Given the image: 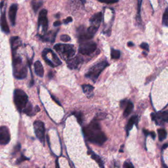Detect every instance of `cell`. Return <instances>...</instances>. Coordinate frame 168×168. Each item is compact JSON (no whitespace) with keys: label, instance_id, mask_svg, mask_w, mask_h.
<instances>
[{"label":"cell","instance_id":"obj_34","mask_svg":"<svg viewBox=\"0 0 168 168\" xmlns=\"http://www.w3.org/2000/svg\"><path fill=\"white\" fill-rule=\"evenodd\" d=\"M61 24V23L60 21H56V22H55L54 23V26H60Z\"/></svg>","mask_w":168,"mask_h":168},{"label":"cell","instance_id":"obj_21","mask_svg":"<svg viewBox=\"0 0 168 168\" xmlns=\"http://www.w3.org/2000/svg\"><path fill=\"white\" fill-rule=\"evenodd\" d=\"M90 154H91V158L93 159V160H95L96 162L99 163V166H101V167H104L103 163V161L101 160V159L100 157H99V156H97V154H95L94 153V152H93L91 151L90 152Z\"/></svg>","mask_w":168,"mask_h":168},{"label":"cell","instance_id":"obj_22","mask_svg":"<svg viewBox=\"0 0 168 168\" xmlns=\"http://www.w3.org/2000/svg\"><path fill=\"white\" fill-rule=\"evenodd\" d=\"M120 55L121 53L120 51L112 49L111 51V57L112 59H118L120 57Z\"/></svg>","mask_w":168,"mask_h":168},{"label":"cell","instance_id":"obj_7","mask_svg":"<svg viewBox=\"0 0 168 168\" xmlns=\"http://www.w3.org/2000/svg\"><path fill=\"white\" fill-rule=\"evenodd\" d=\"M83 43V42H82ZM97 44L94 42H86L83 43L79 48V53L84 55H89L95 51Z\"/></svg>","mask_w":168,"mask_h":168},{"label":"cell","instance_id":"obj_19","mask_svg":"<svg viewBox=\"0 0 168 168\" xmlns=\"http://www.w3.org/2000/svg\"><path fill=\"white\" fill-rule=\"evenodd\" d=\"M133 109V105L131 101H128L127 103L126 104V107L125 108L124 112H123V116L127 117L131 114Z\"/></svg>","mask_w":168,"mask_h":168},{"label":"cell","instance_id":"obj_17","mask_svg":"<svg viewBox=\"0 0 168 168\" xmlns=\"http://www.w3.org/2000/svg\"><path fill=\"white\" fill-rule=\"evenodd\" d=\"M81 87H82L83 93L85 94V95L87 96L88 98H91V97L93 96L94 87H93L92 85L84 84Z\"/></svg>","mask_w":168,"mask_h":168},{"label":"cell","instance_id":"obj_35","mask_svg":"<svg viewBox=\"0 0 168 168\" xmlns=\"http://www.w3.org/2000/svg\"><path fill=\"white\" fill-rule=\"evenodd\" d=\"M53 74V73L52 72H50L49 74V78L50 79H52L54 75Z\"/></svg>","mask_w":168,"mask_h":168},{"label":"cell","instance_id":"obj_39","mask_svg":"<svg viewBox=\"0 0 168 168\" xmlns=\"http://www.w3.org/2000/svg\"><path fill=\"white\" fill-rule=\"evenodd\" d=\"M32 1H33V0H32Z\"/></svg>","mask_w":168,"mask_h":168},{"label":"cell","instance_id":"obj_4","mask_svg":"<svg viewBox=\"0 0 168 168\" xmlns=\"http://www.w3.org/2000/svg\"><path fill=\"white\" fill-rule=\"evenodd\" d=\"M108 66V63L105 61L97 63V65H94L90 68L89 71L86 74L85 76L87 77V78H89L90 79H91L93 82H95L101 73L103 71V70Z\"/></svg>","mask_w":168,"mask_h":168},{"label":"cell","instance_id":"obj_33","mask_svg":"<svg viewBox=\"0 0 168 168\" xmlns=\"http://www.w3.org/2000/svg\"><path fill=\"white\" fill-rule=\"evenodd\" d=\"M149 135H150L154 139H155V137H156V133H154V131H150V132L149 133Z\"/></svg>","mask_w":168,"mask_h":168},{"label":"cell","instance_id":"obj_36","mask_svg":"<svg viewBox=\"0 0 168 168\" xmlns=\"http://www.w3.org/2000/svg\"><path fill=\"white\" fill-rule=\"evenodd\" d=\"M127 45L129 46V47H131V46H133L134 45H133V43L131 41H129V42H128Z\"/></svg>","mask_w":168,"mask_h":168},{"label":"cell","instance_id":"obj_30","mask_svg":"<svg viewBox=\"0 0 168 168\" xmlns=\"http://www.w3.org/2000/svg\"><path fill=\"white\" fill-rule=\"evenodd\" d=\"M72 21V17H68L67 19H66L65 20H64L63 23L66 24H68L69 23H71Z\"/></svg>","mask_w":168,"mask_h":168},{"label":"cell","instance_id":"obj_1","mask_svg":"<svg viewBox=\"0 0 168 168\" xmlns=\"http://www.w3.org/2000/svg\"><path fill=\"white\" fill-rule=\"evenodd\" d=\"M83 133L88 141L98 145H102L107 139L105 134L101 131L100 124L96 120L84 127Z\"/></svg>","mask_w":168,"mask_h":168},{"label":"cell","instance_id":"obj_37","mask_svg":"<svg viewBox=\"0 0 168 168\" xmlns=\"http://www.w3.org/2000/svg\"><path fill=\"white\" fill-rule=\"evenodd\" d=\"M51 97H52V99H53V100H54V101H55V102H56V103H57V104H59V105H61V104L59 103V101H57L56 100V99H55V97H54L53 96H51Z\"/></svg>","mask_w":168,"mask_h":168},{"label":"cell","instance_id":"obj_16","mask_svg":"<svg viewBox=\"0 0 168 168\" xmlns=\"http://www.w3.org/2000/svg\"><path fill=\"white\" fill-rule=\"evenodd\" d=\"M21 39H19V37L15 36L12 37L11 38V45L12 47V51L13 53H15L17 51V49L21 45Z\"/></svg>","mask_w":168,"mask_h":168},{"label":"cell","instance_id":"obj_24","mask_svg":"<svg viewBox=\"0 0 168 168\" xmlns=\"http://www.w3.org/2000/svg\"><path fill=\"white\" fill-rule=\"evenodd\" d=\"M74 115L76 116L77 120H78V122L81 124V123H82V121H83V115L81 113V112H74Z\"/></svg>","mask_w":168,"mask_h":168},{"label":"cell","instance_id":"obj_32","mask_svg":"<svg viewBox=\"0 0 168 168\" xmlns=\"http://www.w3.org/2000/svg\"><path fill=\"white\" fill-rule=\"evenodd\" d=\"M137 1H138V13H139V15H140L141 6V3H142L143 0H137Z\"/></svg>","mask_w":168,"mask_h":168},{"label":"cell","instance_id":"obj_38","mask_svg":"<svg viewBox=\"0 0 168 168\" xmlns=\"http://www.w3.org/2000/svg\"><path fill=\"white\" fill-rule=\"evenodd\" d=\"M167 144H165L163 146V149H165L167 148Z\"/></svg>","mask_w":168,"mask_h":168},{"label":"cell","instance_id":"obj_6","mask_svg":"<svg viewBox=\"0 0 168 168\" xmlns=\"http://www.w3.org/2000/svg\"><path fill=\"white\" fill-rule=\"evenodd\" d=\"M34 128L35 134L37 138L41 141V143H44L45 141V126L44 123L39 120H36L34 123Z\"/></svg>","mask_w":168,"mask_h":168},{"label":"cell","instance_id":"obj_2","mask_svg":"<svg viewBox=\"0 0 168 168\" xmlns=\"http://www.w3.org/2000/svg\"><path fill=\"white\" fill-rule=\"evenodd\" d=\"M13 74L16 78L21 79L27 76V68L23 64L21 58L16 55V53H13Z\"/></svg>","mask_w":168,"mask_h":168},{"label":"cell","instance_id":"obj_29","mask_svg":"<svg viewBox=\"0 0 168 168\" xmlns=\"http://www.w3.org/2000/svg\"><path fill=\"white\" fill-rule=\"evenodd\" d=\"M123 167H128V168H131V167H133V165L131 163H129V162H125L124 164L123 165Z\"/></svg>","mask_w":168,"mask_h":168},{"label":"cell","instance_id":"obj_31","mask_svg":"<svg viewBox=\"0 0 168 168\" xmlns=\"http://www.w3.org/2000/svg\"><path fill=\"white\" fill-rule=\"evenodd\" d=\"M20 149H21V145L20 144H17V145L16 146V147H15V149H14V154H15V153H17V152H19V150H20Z\"/></svg>","mask_w":168,"mask_h":168},{"label":"cell","instance_id":"obj_8","mask_svg":"<svg viewBox=\"0 0 168 168\" xmlns=\"http://www.w3.org/2000/svg\"><path fill=\"white\" fill-rule=\"evenodd\" d=\"M47 10L43 9L39 13L38 17V27H41L43 32H45L48 28V20L47 18Z\"/></svg>","mask_w":168,"mask_h":168},{"label":"cell","instance_id":"obj_5","mask_svg":"<svg viewBox=\"0 0 168 168\" xmlns=\"http://www.w3.org/2000/svg\"><path fill=\"white\" fill-rule=\"evenodd\" d=\"M28 100V95L24 91L17 89L14 92V103L19 112H22L27 105Z\"/></svg>","mask_w":168,"mask_h":168},{"label":"cell","instance_id":"obj_12","mask_svg":"<svg viewBox=\"0 0 168 168\" xmlns=\"http://www.w3.org/2000/svg\"><path fill=\"white\" fill-rule=\"evenodd\" d=\"M17 10H18V5L17 4H12L9 9V18L13 26H15V24Z\"/></svg>","mask_w":168,"mask_h":168},{"label":"cell","instance_id":"obj_26","mask_svg":"<svg viewBox=\"0 0 168 168\" xmlns=\"http://www.w3.org/2000/svg\"><path fill=\"white\" fill-rule=\"evenodd\" d=\"M70 37L69 36H68V35H62L61 36V40L62 41H64V42H68L70 41Z\"/></svg>","mask_w":168,"mask_h":168},{"label":"cell","instance_id":"obj_9","mask_svg":"<svg viewBox=\"0 0 168 168\" xmlns=\"http://www.w3.org/2000/svg\"><path fill=\"white\" fill-rule=\"evenodd\" d=\"M11 140L10 132L6 126L0 127V145L8 144Z\"/></svg>","mask_w":168,"mask_h":168},{"label":"cell","instance_id":"obj_3","mask_svg":"<svg viewBox=\"0 0 168 168\" xmlns=\"http://www.w3.org/2000/svg\"><path fill=\"white\" fill-rule=\"evenodd\" d=\"M54 49L65 60H68L74 57L76 52L74 46L70 44L59 43L54 46Z\"/></svg>","mask_w":168,"mask_h":168},{"label":"cell","instance_id":"obj_13","mask_svg":"<svg viewBox=\"0 0 168 168\" xmlns=\"http://www.w3.org/2000/svg\"><path fill=\"white\" fill-rule=\"evenodd\" d=\"M24 113H25L26 114H27L28 116H32L36 113V112H38L40 109L38 106H36V108H35V110H33V107L32 105H31L30 103H27V105H26V107L24 108V109L23 110Z\"/></svg>","mask_w":168,"mask_h":168},{"label":"cell","instance_id":"obj_10","mask_svg":"<svg viewBox=\"0 0 168 168\" xmlns=\"http://www.w3.org/2000/svg\"><path fill=\"white\" fill-rule=\"evenodd\" d=\"M152 120L155 121L156 123L158 125H161L163 122H167L168 121V112L163 111L158 112L157 114H151Z\"/></svg>","mask_w":168,"mask_h":168},{"label":"cell","instance_id":"obj_20","mask_svg":"<svg viewBox=\"0 0 168 168\" xmlns=\"http://www.w3.org/2000/svg\"><path fill=\"white\" fill-rule=\"evenodd\" d=\"M158 133L159 140H160V141H163L164 139H166L167 132L164 129H158Z\"/></svg>","mask_w":168,"mask_h":168},{"label":"cell","instance_id":"obj_15","mask_svg":"<svg viewBox=\"0 0 168 168\" xmlns=\"http://www.w3.org/2000/svg\"><path fill=\"white\" fill-rule=\"evenodd\" d=\"M34 70L37 76H38L39 77H41V78H42V77L43 76L44 69H43V65H42V64L41 63L40 61H37L34 63Z\"/></svg>","mask_w":168,"mask_h":168},{"label":"cell","instance_id":"obj_27","mask_svg":"<svg viewBox=\"0 0 168 168\" xmlns=\"http://www.w3.org/2000/svg\"><path fill=\"white\" fill-rule=\"evenodd\" d=\"M140 47L146 51H149V45L147 43H142V44H141Z\"/></svg>","mask_w":168,"mask_h":168},{"label":"cell","instance_id":"obj_11","mask_svg":"<svg viewBox=\"0 0 168 168\" xmlns=\"http://www.w3.org/2000/svg\"><path fill=\"white\" fill-rule=\"evenodd\" d=\"M83 62V60L82 57L80 56H76L68 61V66L70 69H76L79 67V66L82 64Z\"/></svg>","mask_w":168,"mask_h":168},{"label":"cell","instance_id":"obj_28","mask_svg":"<svg viewBox=\"0 0 168 168\" xmlns=\"http://www.w3.org/2000/svg\"><path fill=\"white\" fill-rule=\"evenodd\" d=\"M26 160H28V158H26V157H25V156H23V155H22L21 158H20L19 159V160L17 161V163H21L22 162H23V161Z\"/></svg>","mask_w":168,"mask_h":168},{"label":"cell","instance_id":"obj_18","mask_svg":"<svg viewBox=\"0 0 168 168\" xmlns=\"http://www.w3.org/2000/svg\"><path fill=\"white\" fill-rule=\"evenodd\" d=\"M137 120V116L135 115V116H133L131 118L129 119V121H128L127 126H126V130H127V133L129 131L132 129L133 126L136 123Z\"/></svg>","mask_w":168,"mask_h":168},{"label":"cell","instance_id":"obj_25","mask_svg":"<svg viewBox=\"0 0 168 168\" xmlns=\"http://www.w3.org/2000/svg\"><path fill=\"white\" fill-rule=\"evenodd\" d=\"M99 2L103 3H107V4H113L115 3H117L118 1V0H98Z\"/></svg>","mask_w":168,"mask_h":168},{"label":"cell","instance_id":"obj_23","mask_svg":"<svg viewBox=\"0 0 168 168\" xmlns=\"http://www.w3.org/2000/svg\"><path fill=\"white\" fill-rule=\"evenodd\" d=\"M162 23L165 26H167V25H168V9H167V8H166V9H165L164 13H163Z\"/></svg>","mask_w":168,"mask_h":168},{"label":"cell","instance_id":"obj_14","mask_svg":"<svg viewBox=\"0 0 168 168\" xmlns=\"http://www.w3.org/2000/svg\"><path fill=\"white\" fill-rule=\"evenodd\" d=\"M102 13H98L97 14L94 15L90 19V23L91 24V25L97 26V27H99V25H100L101 20H102Z\"/></svg>","mask_w":168,"mask_h":168}]
</instances>
